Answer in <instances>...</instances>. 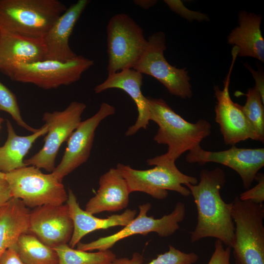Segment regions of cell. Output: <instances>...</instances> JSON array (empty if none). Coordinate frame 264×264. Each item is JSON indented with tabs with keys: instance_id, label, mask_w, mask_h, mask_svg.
<instances>
[{
	"instance_id": "cell-1",
	"label": "cell",
	"mask_w": 264,
	"mask_h": 264,
	"mask_svg": "<svg viewBox=\"0 0 264 264\" xmlns=\"http://www.w3.org/2000/svg\"><path fill=\"white\" fill-rule=\"evenodd\" d=\"M197 184L185 185L193 196L198 211V222L191 232L192 242L211 237L220 241L232 248L235 225L231 212L232 202L226 203L220 195V189L226 181L224 171L216 168L202 170Z\"/></svg>"
},
{
	"instance_id": "cell-2",
	"label": "cell",
	"mask_w": 264,
	"mask_h": 264,
	"mask_svg": "<svg viewBox=\"0 0 264 264\" xmlns=\"http://www.w3.org/2000/svg\"><path fill=\"white\" fill-rule=\"evenodd\" d=\"M147 98L150 121L158 126L154 140L168 146L166 153L148 159V165L174 164L182 154L200 146L201 142L211 134L212 126L206 120L189 122L174 111L164 99Z\"/></svg>"
},
{
	"instance_id": "cell-3",
	"label": "cell",
	"mask_w": 264,
	"mask_h": 264,
	"mask_svg": "<svg viewBox=\"0 0 264 264\" xmlns=\"http://www.w3.org/2000/svg\"><path fill=\"white\" fill-rule=\"evenodd\" d=\"M66 9L59 0H0V32L43 38Z\"/></svg>"
},
{
	"instance_id": "cell-4",
	"label": "cell",
	"mask_w": 264,
	"mask_h": 264,
	"mask_svg": "<svg viewBox=\"0 0 264 264\" xmlns=\"http://www.w3.org/2000/svg\"><path fill=\"white\" fill-rule=\"evenodd\" d=\"M235 226L232 248L235 264H264V205L241 200L232 201Z\"/></svg>"
},
{
	"instance_id": "cell-5",
	"label": "cell",
	"mask_w": 264,
	"mask_h": 264,
	"mask_svg": "<svg viewBox=\"0 0 264 264\" xmlns=\"http://www.w3.org/2000/svg\"><path fill=\"white\" fill-rule=\"evenodd\" d=\"M108 74L133 68L146 49L143 29L125 13L113 15L107 27Z\"/></svg>"
},
{
	"instance_id": "cell-6",
	"label": "cell",
	"mask_w": 264,
	"mask_h": 264,
	"mask_svg": "<svg viewBox=\"0 0 264 264\" xmlns=\"http://www.w3.org/2000/svg\"><path fill=\"white\" fill-rule=\"evenodd\" d=\"M93 65V60L77 55L66 62L44 60L18 64L4 75L13 81L32 84L41 88L50 89L78 81L83 73Z\"/></svg>"
},
{
	"instance_id": "cell-7",
	"label": "cell",
	"mask_w": 264,
	"mask_h": 264,
	"mask_svg": "<svg viewBox=\"0 0 264 264\" xmlns=\"http://www.w3.org/2000/svg\"><path fill=\"white\" fill-rule=\"evenodd\" d=\"M12 198L21 199L27 207L62 205L67 199L64 185L50 173L27 166L5 174Z\"/></svg>"
},
{
	"instance_id": "cell-8",
	"label": "cell",
	"mask_w": 264,
	"mask_h": 264,
	"mask_svg": "<svg viewBox=\"0 0 264 264\" xmlns=\"http://www.w3.org/2000/svg\"><path fill=\"white\" fill-rule=\"evenodd\" d=\"M116 168L126 180L130 193L143 192L157 199L166 198L168 191L189 196V190L183 185L198 183L196 177L184 174L175 164L157 165L152 169L141 170L118 163Z\"/></svg>"
},
{
	"instance_id": "cell-9",
	"label": "cell",
	"mask_w": 264,
	"mask_h": 264,
	"mask_svg": "<svg viewBox=\"0 0 264 264\" xmlns=\"http://www.w3.org/2000/svg\"><path fill=\"white\" fill-rule=\"evenodd\" d=\"M147 40V47L133 69L153 77L172 95L183 99L191 98L190 78L186 68H176L165 58V34L161 31L154 33Z\"/></svg>"
},
{
	"instance_id": "cell-10",
	"label": "cell",
	"mask_w": 264,
	"mask_h": 264,
	"mask_svg": "<svg viewBox=\"0 0 264 264\" xmlns=\"http://www.w3.org/2000/svg\"><path fill=\"white\" fill-rule=\"evenodd\" d=\"M86 108L85 103L72 101L63 110L45 112L43 120L47 127L42 148L30 158L24 160L26 166H33L52 173L62 144L67 141L82 121Z\"/></svg>"
},
{
	"instance_id": "cell-11",
	"label": "cell",
	"mask_w": 264,
	"mask_h": 264,
	"mask_svg": "<svg viewBox=\"0 0 264 264\" xmlns=\"http://www.w3.org/2000/svg\"><path fill=\"white\" fill-rule=\"evenodd\" d=\"M151 206L149 202L140 205L139 206V213L138 216L123 229L113 234L99 238L88 243L79 242L77 244V249L86 251L107 250H109L118 241L132 235H144L151 232H155L160 237H167L173 234L179 229V223L184 220L185 215L184 203L178 202L170 214L164 215L159 219L147 216Z\"/></svg>"
},
{
	"instance_id": "cell-12",
	"label": "cell",
	"mask_w": 264,
	"mask_h": 264,
	"mask_svg": "<svg viewBox=\"0 0 264 264\" xmlns=\"http://www.w3.org/2000/svg\"><path fill=\"white\" fill-rule=\"evenodd\" d=\"M238 54L237 48L233 46L232 61L223 82V88L220 89L218 86L214 88L217 99L215 121L220 126L225 144L231 146L248 139L257 141L256 133L243 113L242 106L234 102L229 95L230 76Z\"/></svg>"
},
{
	"instance_id": "cell-13",
	"label": "cell",
	"mask_w": 264,
	"mask_h": 264,
	"mask_svg": "<svg viewBox=\"0 0 264 264\" xmlns=\"http://www.w3.org/2000/svg\"><path fill=\"white\" fill-rule=\"evenodd\" d=\"M115 112L114 107L102 103L97 112L81 121L67 141V146L59 164L51 173L59 181L87 162L93 145L95 132L104 119Z\"/></svg>"
},
{
	"instance_id": "cell-14",
	"label": "cell",
	"mask_w": 264,
	"mask_h": 264,
	"mask_svg": "<svg viewBox=\"0 0 264 264\" xmlns=\"http://www.w3.org/2000/svg\"><path fill=\"white\" fill-rule=\"evenodd\" d=\"M186 160L203 165L208 162L228 167L240 176L244 188H250L259 171L264 166V148H242L232 145L228 150L212 152L200 146L189 152Z\"/></svg>"
},
{
	"instance_id": "cell-15",
	"label": "cell",
	"mask_w": 264,
	"mask_h": 264,
	"mask_svg": "<svg viewBox=\"0 0 264 264\" xmlns=\"http://www.w3.org/2000/svg\"><path fill=\"white\" fill-rule=\"evenodd\" d=\"M28 232L46 245L67 244L73 231V223L66 204L44 205L30 211Z\"/></svg>"
},
{
	"instance_id": "cell-16",
	"label": "cell",
	"mask_w": 264,
	"mask_h": 264,
	"mask_svg": "<svg viewBox=\"0 0 264 264\" xmlns=\"http://www.w3.org/2000/svg\"><path fill=\"white\" fill-rule=\"evenodd\" d=\"M89 2L88 0H78L67 8L56 21L43 38L45 46L44 60L66 62L77 56L70 47L69 38Z\"/></svg>"
},
{
	"instance_id": "cell-17",
	"label": "cell",
	"mask_w": 264,
	"mask_h": 264,
	"mask_svg": "<svg viewBox=\"0 0 264 264\" xmlns=\"http://www.w3.org/2000/svg\"><path fill=\"white\" fill-rule=\"evenodd\" d=\"M143 74L133 68L121 70L111 75L94 89L95 93L107 89L118 88L126 92L134 101L137 110L138 116L135 123L129 127L125 135L135 134L141 129H146L150 121V114L147 97L142 92Z\"/></svg>"
},
{
	"instance_id": "cell-18",
	"label": "cell",
	"mask_w": 264,
	"mask_h": 264,
	"mask_svg": "<svg viewBox=\"0 0 264 264\" xmlns=\"http://www.w3.org/2000/svg\"><path fill=\"white\" fill-rule=\"evenodd\" d=\"M66 201L73 223V231L69 245L74 248L87 234L100 229H106L117 226H125L135 217V210L127 209L120 214L112 215L107 218H98L79 206L73 192L68 189Z\"/></svg>"
},
{
	"instance_id": "cell-19",
	"label": "cell",
	"mask_w": 264,
	"mask_h": 264,
	"mask_svg": "<svg viewBox=\"0 0 264 264\" xmlns=\"http://www.w3.org/2000/svg\"><path fill=\"white\" fill-rule=\"evenodd\" d=\"M44 55L43 38L0 32V71L3 74L18 64L43 61Z\"/></svg>"
},
{
	"instance_id": "cell-20",
	"label": "cell",
	"mask_w": 264,
	"mask_h": 264,
	"mask_svg": "<svg viewBox=\"0 0 264 264\" xmlns=\"http://www.w3.org/2000/svg\"><path fill=\"white\" fill-rule=\"evenodd\" d=\"M99 184L97 193L86 205V211L94 215L118 211L127 207L130 192L126 180L116 168H111L102 175Z\"/></svg>"
},
{
	"instance_id": "cell-21",
	"label": "cell",
	"mask_w": 264,
	"mask_h": 264,
	"mask_svg": "<svg viewBox=\"0 0 264 264\" xmlns=\"http://www.w3.org/2000/svg\"><path fill=\"white\" fill-rule=\"evenodd\" d=\"M262 16L245 11L238 14V25L227 38L228 44L238 49V56L250 57L264 62V40L261 30Z\"/></svg>"
},
{
	"instance_id": "cell-22",
	"label": "cell",
	"mask_w": 264,
	"mask_h": 264,
	"mask_svg": "<svg viewBox=\"0 0 264 264\" xmlns=\"http://www.w3.org/2000/svg\"><path fill=\"white\" fill-rule=\"evenodd\" d=\"M30 210L20 199L12 198L0 209V257L28 232Z\"/></svg>"
},
{
	"instance_id": "cell-23",
	"label": "cell",
	"mask_w": 264,
	"mask_h": 264,
	"mask_svg": "<svg viewBox=\"0 0 264 264\" xmlns=\"http://www.w3.org/2000/svg\"><path fill=\"white\" fill-rule=\"evenodd\" d=\"M7 138L0 147V171L5 174L27 166L24 157L33 144L40 136L47 133V127L44 125L30 135L20 136L16 134L11 122L6 120Z\"/></svg>"
},
{
	"instance_id": "cell-24",
	"label": "cell",
	"mask_w": 264,
	"mask_h": 264,
	"mask_svg": "<svg viewBox=\"0 0 264 264\" xmlns=\"http://www.w3.org/2000/svg\"><path fill=\"white\" fill-rule=\"evenodd\" d=\"M15 247L25 264H58V255L54 249L29 232L19 236Z\"/></svg>"
},
{
	"instance_id": "cell-25",
	"label": "cell",
	"mask_w": 264,
	"mask_h": 264,
	"mask_svg": "<svg viewBox=\"0 0 264 264\" xmlns=\"http://www.w3.org/2000/svg\"><path fill=\"white\" fill-rule=\"evenodd\" d=\"M58 257V264H112L116 258L110 250L89 252L71 247L68 244L53 248Z\"/></svg>"
},
{
	"instance_id": "cell-26",
	"label": "cell",
	"mask_w": 264,
	"mask_h": 264,
	"mask_svg": "<svg viewBox=\"0 0 264 264\" xmlns=\"http://www.w3.org/2000/svg\"><path fill=\"white\" fill-rule=\"evenodd\" d=\"M236 93L240 94L239 95L246 96V102L242 106V110L256 133L257 141L264 143V103L259 91L254 87L249 88L246 94L241 92Z\"/></svg>"
},
{
	"instance_id": "cell-27",
	"label": "cell",
	"mask_w": 264,
	"mask_h": 264,
	"mask_svg": "<svg viewBox=\"0 0 264 264\" xmlns=\"http://www.w3.org/2000/svg\"><path fill=\"white\" fill-rule=\"evenodd\" d=\"M198 259L194 252L185 253L170 245L169 250L157 255V257L146 264H194ZM142 256L137 252L132 258H116L112 264H142Z\"/></svg>"
},
{
	"instance_id": "cell-28",
	"label": "cell",
	"mask_w": 264,
	"mask_h": 264,
	"mask_svg": "<svg viewBox=\"0 0 264 264\" xmlns=\"http://www.w3.org/2000/svg\"><path fill=\"white\" fill-rule=\"evenodd\" d=\"M0 110L8 113L17 124L33 133L40 129H35L28 125L22 118L15 94L0 81Z\"/></svg>"
},
{
	"instance_id": "cell-29",
	"label": "cell",
	"mask_w": 264,
	"mask_h": 264,
	"mask_svg": "<svg viewBox=\"0 0 264 264\" xmlns=\"http://www.w3.org/2000/svg\"><path fill=\"white\" fill-rule=\"evenodd\" d=\"M258 183L253 187L247 189L239 196L243 201H251L256 203H263L264 200V175L258 173L255 179Z\"/></svg>"
},
{
	"instance_id": "cell-30",
	"label": "cell",
	"mask_w": 264,
	"mask_h": 264,
	"mask_svg": "<svg viewBox=\"0 0 264 264\" xmlns=\"http://www.w3.org/2000/svg\"><path fill=\"white\" fill-rule=\"evenodd\" d=\"M164 2L172 11L189 21L194 20L198 21L209 20L207 15L187 9L181 0H165Z\"/></svg>"
},
{
	"instance_id": "cell-31",
	"label": "cell",
	"mask_w": 264,
	"mask_h": 264,
	"mask_svg": "<svg viewBox=\"0 0 264 264\" xmlns=\"http://www.w3.org/2000/svg\"><path fill=\"white\" fill-rule=\"evenodd\" d=\"M215 250L207 264H231L230 262L231 248L224 247L223 243L216 240L214 244Z\"/></svg>"
},
{
	"instance_id": "cell-32",
	"label": "cell",
	"mask_w": 264,
	"mask_h": 264,
	"mask_svg": "<svg viewBox=\"0 0 264 264\" xmlns=\"http://www.w3.org/2000/svg\"><path fill=\"white\" fill-rule=\"evenodd\" d=\"M0 264H25L21 259L13 245L7 249L0 257Z\"/></svg>"
},
{
	"instance_id": "cell-33",
	"label": "cell",
	"mask_w": 264,
	"mask_h": 264,
	"mask_svg": "<svg viewBox=\"0 0 264 264\" xmlns=\"http://www.w3.org/2000/svg\"><path fill=\"white\" fill-rule=\"evenodd\" d=\"M244 66L251 72L255 82V87L259 91L262 101L264 103V76L262 70H254L247 62Z\"/></svg>"
},
{
	"instance_id": "cell-34",
	"label": "cell",
	"mask_w": 264,
	"mask_h": 264,
	"mask_svg": "<svg viewBox=\"0 0 264 264\" xmlns=\"http://www.w3.org/2000/svg\"><path fill=\"white\" fill-rule=\"evenodd\" d=\"M12 198L7 182L5 179H0V209Z\"/></svg>"
},
{
	"instance_id": "cell-35",
	"label": "cell",
	"mask_w": 264,
	"mask_h": 264,
	"mask_svg": "<svg viewBox=\"0 0 264 264\" xmlns=\"http://www.w3.org/2000/svg\"><path fill=\"white\" fill-rule=\"evenodd\" d=\"M155 0H135L133 2L136 5L141 7L144 9H148L154 6L156 3Z\"/></svg>"
},
{
	"instance_id": "cell-36",
	"label": "cell",
	"mask_w": 264,
	"mask_h": 264,
	"mask_svg": "<svg viewBox=\"0 0 264 264\" xmlns=\"http://www.w3.org/2000/svg\"><path fill=\"white\" fill-rule=\"evenodd\" d=\"M5 174L0 171V179H4Z\"/></svg>"
},
{
	"instance_id": "cell-37",
	"label": "cell",
	"mask_w": 264,
	"mask_h": 264,
	"mask_svg": "<svg viewBox=\"0 0 264 264\" xmlns=\"http://www.w3.org/2000/svg\"><path fill=\"white\" fill-rule=\"evenodd\" d=\"M3 119L2 117H0V131L1 129V128H2L1 127V124L3 122Z\"/></svg>"
}]
</instances>
